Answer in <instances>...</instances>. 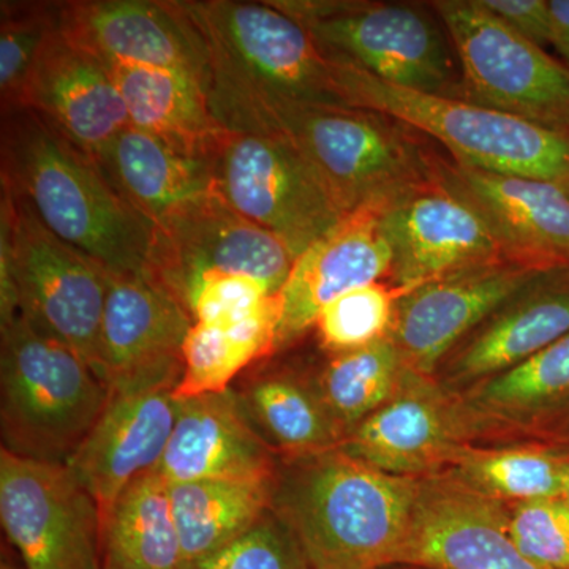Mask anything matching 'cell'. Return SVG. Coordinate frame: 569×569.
Masks as SVG:
<instances>
[{
    "mask_svg": "<svg viewBox=\"0 0 569 569\" xmlns=\"http://www.w3.org/2000/svg\"><path fill=\"white\" fill-rule=\"evenodd\" d=\"M242 418L279 459L339 448L346 433L326 408L313 377L264 369L230 388Z\"/></svg>",
    "mask_w": 569,
    "mask_h": 569,
    "instance_id": "484cf974",
    "label": "cell"
},
{
    "mask_svg": "<svg viewBox=\"0 0 569 569\" xmlns=\"http://www.w3.org/2000/svg\"><path fill=\"white\" fill-rule=\"evenodd\" d=\"M0 332L2 449L66 466L102 415L110 388L80 355L21 316Z\"/></svg>",
    "mask_w": 569,
    "mask_h": 569,
    "instance_id": "8992f818",
    "label": "cell"
},
{
    "mask_svg": "<svg viewBox=\"0 0 569 569\" xmlns=\"http://www.w3.org/2000/svg\"><path fill=\"white\" fill-rule=\"evenodd\" d=\"M59 2H6L0 7V100L2 114L20 110L41 48L58 29Z\"/></svg>",
    "mask_w": 569,
    "mask_h": 569,
    "instance_id": "836d02e7",
    "label": "cell"
},
{
    "mask_svg": "<svg viewBox=\"0 0 569 569\" xmlns=\"http://www.w3.org/2000/svg\"><path fill=\"white\" fill-rule=\"evenodd\" d=\"M459 397L481 433L518 427L545 436L569 410V335Z\"/></svg>",
    "mask_w": 569,
    "mask_h": 569,
    "instance_id": "83f0119b",
    "label": "cell"
},
{
    "mask_svg": "<svg viewBox=\"0 0 569 569\" xmlns=\"http://www.w3.org/2000/svg\"><path fill=\"white\" fill-rule=\"evenodd\" d=\"M399 565L429 569H548L523 556L507 505L468 489L447 471L419 481Z\"/></svg>",
    "mask_w": 569,
    "mask_h": 569,
    "instance_id": "2e32d148",
    "label": "cell"
},
{
    "mask_svg": "<svg viewBox=\"0 0 569 569\" xmlns=\"http://www.w3.org/2000/svg\"><path fill=\"white\" fill-rule=\"evenodd\" d=\"M332 54L411 91L460 97L462 74L436 10L369 0H269Z\"/></svg>",
    "mask_w": 569,
    "mask_h": 569,
    "instance_id": "ba28073f",
    "label": "cell"
},
{
    "mask_svg": "<svg viewBox=\"0 0 569 569\" xmlns=\"http://www.w3.org/2000/svg\"><path fill=\"white\" fill-rule=\"evenodd\" d=\"M0 569H24L21 567L20 560H14L10 553L6 552V548L2 549V560H0Z\"/></svg>",
    "mask_w": 569,
    "mask_h": 569,
    "instance_id": "b9f144b4",
    "label": "cell"
},
{
    "mask_svg": "<svg viewBox=\"0 0 569 569\" xmlns=\"http://www.w3.org/2000/svg\"><path fill=\"white\" fill-rule=\"evenodd\" d=\"M550 21H552L553 44L569 67V0H550Z\"/></svg>",
    "mask_w": 569,
    "mask_h": 569,
    "instance_id": "ab89813d",
    "label": "cell"
},
{
    "mask_svg": "<svg viewBox=\"0 0 569 569\" xmlns=\"http://www.w3.org/2000/svg\"><path fill=\"white\" fill-rule=\"evenodd\" d=\"M217 121L230 132L279 134L323 178L343 211H376L437 181L441 149L385 112L277 102L209 89Z\"/></svg>",
    "mask_w": 569,
    "mask_h": 569,
    "instance_id": "6da1fadb",
    "label": "cell"
},
{
    "mask_svg": "<svg viewBox=\"0 0 569 569\" xmlns=\"http://www.w3.org/2000/svg\"><path fill=\"white\" fill-rule=\"evenodd\" d=\"M406 370L402 356L388 336L372 346L331 356L313 381L329 413L347 436L387 406Z\"/></svg>",
    "mask_w": 569,
    "mask_h": 569,
    "instance_id": "d6a6232c",
    "label": "cell"
},
{
    "mask_svg": "<svg viewBox=\"0 0 569 569\" xmlns=\"http://www.w3.org/2000/svg\"><path fill=\"white\" fill-rule=\"evenodd\" d=\"M0 522L24 569H103L102 511L62 463L0 449Z\"/></svg>",
    "mask_w": 569,
    "mask_h": 569,
    "instance_id": "7c38bea8",
    "label": "cell"
},
{
    "mask_svg": "<svg viewBox=\"0 0 569 569\" xmlns=\"http://www.w3.org/2000/svg\"><path fill=\"white\" fill-rule=\"evenodd\" d=\"M295 261L277 236L212 193L156 224L146 279L182 306L198 283L213 277H250L279 295Z\"/></svg>",
    "mask_w": 569,
    "mask_h": 569,
    "instance_id": "8fae6325",
    "label": "cell"
},
{
    "mask_svg": "<svg viewBox=\"0 0 569 569\" xmlns=\"http://www.w3.org/2000/svg\"><path fill=\"white\" fill-rule=\"evenodd\" d=\"M99 163L126 127V103L102 59L73 43L59 28L51 33L29 74L21 107Z\"/></svg>",
    "mask_w": 569,
    "mask_h": 569,
    "instance_id": "7402d4cb",
    "label": "cell"
},
{
    "mask_svg": "<svg viewBox=\"0 0 569 569\" xmlns=\"http://www.w3.org/2000/svg\"><path fill=\"white\" fill-rule=\"evenodd\" d=\"M437 182L470 206L512 260L569 264V189L468 167L441 151Z\"/></svg>",
    "mask_w": 569,
    "mask_h": 569,
    "instance_id": "d6986e66",
    "label": "cell"
},
{
    "mask_svg": "<svg viewBox=\"0 0 569 569\" xmlns=\"http://www.w3.org/2000/svg\"><path fill=\"white\" fill-rule=\"evenodd\" d=\"M279 295L241 320L193 323L182 348V377L176 400L220 395L253 362L276 353Z\"/></svg>",
    "mask_w": 569,
    "mask_h": 569,
    "instance_id": "f546056e",
    "label": "cell"
},
{
    "mask_svg": "<svg viewBox=\"0 0 569 569\" xmlns=\"http://www.w3.org/2000/svg\"><path fill=\"white\" fill-rule=\"evenodd\" d=\"M479 3L538 47L552 40V21L546 0H479Z\"/></svg>",
    "mask_w": 569,
    "mask_h": 569,
    "instance_id": "f35d334b",
    "label": "cell"
},
{
    "mask_svg": "<svg viewBox=\"0 0 569 569\" xmlns=\"http://www.w3.org/2000/svg\"><path fill=\"white\" fill-rule=\"evenodd\" d=\"M419 481L328 449L279 459L271 509L312 569H381L399 565Z\"/></svg>",
    "mask_w": 569,
    "mask_h": 569,
    "instance_id": "3957f363",
    "label": "cell"
},
{
    "mask_svg": "<svg viewBox=\"0 0 569 569\" xmlns=\"http://www.w3.org/2000/svg\"><path fill=\"white\" fill-rule=\"evenodd\" d=\"M447 473L503 505L557 498L569 475V451L556 445L463 449Z\"/></svg>",
    "mask_w": 569,
    "mask_h": 569,
    "instance_id": "1f68e13d",
    "label": "cell"
},
{
    "mask_svg": "<svg viewBox=\"0 0 569 569\" xmlns=\"http://www.w3.org/2000/svg\"><path fill=\"white\" fill-rule=\"evenodd\" d=\"M181 2L208 51V91L228 89L277 102L348 107L346 61L271 3Z\"/></svg>",
    "mask_w": 569,
    "mask_h": 569,
    "instance_id": "277c9868",
    "label": "cell"
},
{
    "mask_svg": "<svg viewBox=\"0 0 569 569\" xmlns=\"http://www.w3.org/2000/svg\"><path fill=\"white\" fill-rule=\"evenodd\" d=\"M58 28L103 62L186 71L209 84L204 40L181 0L59 2Z\"/></svg>",
    "mask_w": 569,
    "mask_h": 569,
    "instance_id": "9a60e30c",
    "label": "cell"
},
{
    "mask_svg": "<svg viewBox=\"0 0 569 569\" xmlns=\"http://www.w3.org/2000/svg\"><path fill=\"white\" fill-rule=\"evenodd\" d=\"M3 189L111 274H148L156 223L116 190L100 164L28 108L2 114Z\"/></svg>",
    "mask_w": 569,
    "mask_h": 569,
    "instance_id": "7a4b0ae2",
    "label": "cell"
},
{
    "mask_svg": "<svg viewBox=\"0 0 569 569\" xmlns=\"http://www.w3.org/2000/svg\"><path fill=\"white\" fill-rule=\"evenodd\" d=\"M181 569H312L290 529L269 511L222 549Z\"/></svg>",
    "mask_w": 569,
    "mask_h": 569,
    "instance_id": "d590c367",
    "label": "cell"
},
{
    "mask_svg": "<svg viewBox=\"0 0 569 569\" xmlns=\"http://www.w3.org/2000/svg\"><path fill=\"white\" fill-rule=\"evenodd\" d=\"M389 271L391 250L381 234L378 212L348 213L296 258L279 293L276 351L307 335L326 306L355 288L385 282Z\"/></svg>",
    "mask_w": 569,
    "mask_h": 569,
    "instance_id": "603a6c76",
    "label": "cell"
},
{
    "mask_svg": "<svg viewBox=\"0 0 569 569\" xmlns=\"http://www.w3.org/2000/svg\"><path fill=\"white\" fill-rule=\"evenodd\" d=\"M343 96L348 107L385 112L406 122L468 167L569 189V137L538 123L458 97L399 88L347 59Z\"/></svg>",
    "mask_w": 569,
    "mask_h": 569,
    "instance_id": "52a82bcc",
    "label": "cell"
},
{
    "mask_svg": "<svg viewBox=\"0 0 569 569\" xmlns=\"http://www.w3.org/2000/svg\"><path fill=\"white\" fill-rule=\"evenodd\" d=\"M217 193L247 220L277 236L295 260L348 216L312 163L269 133H224Z\"/></svg>",
    "mask_w": 569,
    "mask_h": 569,
    "instance_id": "30bf717a",
    "label": "cell"
},
{
    "mask_svg": "<svg viewBox=\"0 0 569 569\" xmlns=\"http://www.w3.org/2000/svg\"><path fill=\"white\" fill-rule=\"evenodd\" d=\"M378 224L391 250L388 283L397 295L509 258L481 217L437 181L381 209Z\"/></svg>",
    "mask_w": 569,
    "mask_h": 569,
    "instance_id": "e0dca14e",
    "label": "cell"
},
{
    "mask_svg": "<svg viewBox=\"0 0 569 569\" xmlns=\"http://www.w3.org/2000/svg\"><path fill=\"white\" fill-rule=\"evenodd\" d=\"M217 156L181 151L156 134L129 126L100 157L119 193L153 223L183 206L217 193Z\"/></svg>",
    "mask_w": 569,
    "mask_h": 569,
    "instance_id": "d4e9b609",
    "label": "cell"
},
{
    "mask_svg": "<svg viewBox=\"0 0 569 569\" xmlns=\"http://www.w3.org/2000/svg\"><path fill=\"white\" fill-rule=\"evenodd\" d=\"M397 291L388 282L355 288L325 307L313 329L331 356L372 346L391 331Z\"/></svg>",
    "mask_w": 569,
    "mask_h": 569,
    "instance_id": "e575fe53",
    "label": "cell"
},
{
    "mask_svg": "<svg viewBox=\"0 0 569 569\" xmlns=\"http://www.w3.org/2000/svg\"><path fill=\"white\" fill-rule=\"evenodd\" d=\"M479 433L458 395L407 367L395 397L339 448L385 473L426 478L447 471Z\"/></svg>",
    "mask_w": 569,
    "mask_h": 569,
    "instance_id": "4fadbf2b",
    "label": "cell"
},
{
    "mask_svg": "<svg viewBox=\"0 0 569 569\" xmlns=\"http://www.w3.org/2000/svg\"><path fill=\"white\" fill-rule=\"evenodd\" d=\"M192 325L181 302L159 284L146 277L110 272L100 329V380L110 389H176Z\"/></svg>",
    "mask_w": 569,
    "mask_h": 569,
    "instance_id": "ac0fdd59",
    "label": "cell"
},
{
    "mask_svg": "<svg viewBox=\"0 0 569 569\" xmlns=\"http://www.w3.org/2000/svg\"><path fill=\"white\" fill-rule=\"evenodd\" d=\"M508 529L523 556L548 569H569V503L542 498L507 505Z\"/></svg>",
    "mask_w": 569,
    "mask_h": 569,
    "instance_id": "8d00e7d4",
    "label": "cell"
},
{
    "mask_svg": "<svg viewBox=\"0 0 569 569\" xmlns=\"http://www.w3.org/2000/svg\"><path fill=\"white\" fill-rule=\"evenodd\" d=\"M569 335V264L542 269L459 343L436 372L452 395L520 365Z\"/></svg>",
    "mask_w": 569,
    "mask_h": 569,
    "instance_id": "ffe728a7",
    "label": "cell"
},
{
    "mask_svg": "<svg viewBox=\"0 0 569 569\" xmlns=\"http://www.w3.org/2000/svg\"><path fill=\"white\" fill-rule=\"evenodd\" d=\"M462 74L459 99L569 137V67L512 31L479 0L430 2Z\"/></svg>",
    "mask_w": 569,
    "mask_h": 569,
    "instance_id": "9c48e42d",
    "label": "cell"
},
{
    "mask_svg": "<svg viewBox=\"0 0 569 569\" xmlns=\"http://www.w3.org/2000/svg\"><path fill=\"white\" fill-rule=\"evenodd\" d=\"M103 63L126 103L130 126L181 151L219 152L227 129L213 116L201 78L186 71Z\"/></svg>",
    "mask_w": 569,
    "mask_h": 569,
    "instance_id": "4316f807",
    "label": "cell"
},
{
    "mask_svg": "<svg viewBox=\"0 0 569 569\" xmlns=\"http://www.w3.org/2000/svg\"><path fill=\"white\" fill-rule=\"evenodd\" d=\"M561 498L569 503V475L567 479V485H565L563 493H561Z\"/></svg>",
    "mask_w": 569,
    "mask_h": 569,
    "instance_id": "7bdbcfd3",
    "label": "cell"
},
{
    "mask_svg": "<svg viewBox=\"0 0 569 569\" xmlns=\"http://www.w3.org/2000/svg\"><path fill=\"white\" fill-rule=\"evenodd\" d=\"M279 458L247 425L230 389L179 400L178 418L156 468L170 485L203 479H272Z\"/></svg>",
    "mask_w": 569,
    "mask_h": 569,
    "instance_id": "cb8c5ba5",
    "label": "cell"
},
{
    "mask_svg": "<svg viewBox=\"0 0 569 569\" xmlns=\"http://www.w3.org/2000/svg\"><path fill=\"white\" fill-rule=\"evenodd\" d=\"M542 269L501 258L418 284L397 295L389 337L408 369L433 377L468 335Z\"/></svg>",
    "mask_w": 569,
    "mask_h": 569,
    "instance_id": "5bb4252c",
    "label": "cell"
},
{
    "mask_svg": "<svg viewBox=\"0 0 569 569\" xmlns=\"http://www.w3.org/2000/svg\"><path fill=\"white\" fill-rule=\"evenodd\" d=\"M274 296L250 277H213L198 283L183 307L193 323H227L250 316Z\"/></svg>",
    "mask_w": 569,
    "mask_h": 569,
    "instance_id": "74e56055",
    "label": "cell"
},
{
    "mask_svg": "<svg viewBox=\"0 0 569 569\" xmlns=\"http://www.w3.org/2000/svg\"><path fill=\"white\" fill-rule=\"evenodd\" d=\"M272 479H203L170 485L183 565L222 549L263 519L271 511Z\"/></svg>",
    "mask_w": 569,
    "mask_h": 569,
    "instance_id": "4dcf8cb0",
    "label": "cell"
},
{
    "mask_svg": "<svg viewBox=\"0 0 569 569\" xmlns=\"http://www.w3.org/2000/svg\"><path fill=\"white\" fill-rule=\"evenodd\" d=\"M542 438H546V443L556 445V447L569 451V410L559 421L553 422V425L546 430Z\"/></svg>",
    "mask_w": 569,
    "mask_h": 569,
    "instance_id": "60d3db41",
    "label": "cell"
},
{
    "mask_svg": "<svg viewBox=\"0 0 569 569\" xmlns=\"http://www.w3.org/2000/svg\"><path fill=\"white\" fill-rule=\"evenodd\" d=\"M108 284L102 264L52 234L28 201L2 187L0 325L21 316L99 376Z\"/></svg>",
    "mask_w": 569,
    "mask_h": 569,
    "instance_id": "5b68a950",
    "label": "cell"
},
{
    "mask_svg": "<svg viewBox=\"0 0 569 569\" xmlns=\"http://www.w3.org/2000/svg\"><path fill=\"white\" fill-rule=\"evenodd\" d=\"M173 387L110 389L107 406L66 467L102 515L138 478L151 473L173 433Z\"/></svg>",
    "mask_w": 569,
    "mask_h": 569,
    "instance_id": "44dd1931",
    "label": "cell"
},
{
    "mask_svg": "<svg viewBox=\"0 0 569 569\" xmlns=\"http://www.w3.org/2000/svg\"><path fill=\"white\" fill-rule=\"evenodd\" d=\"M170 482L156 470L133 481L102 515L103 569H181Z\"/></svg>",
    "mask_w": 569,
    "mask_h": 569,
    "instance_id": "f1b7e54d",
    "label": "cell"
}]
</instances>
